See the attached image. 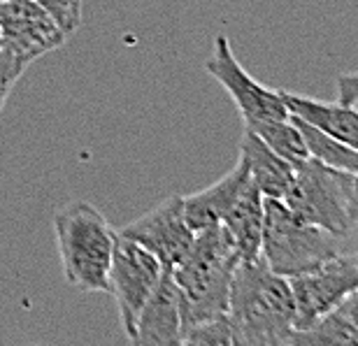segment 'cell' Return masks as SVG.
I'll use <instances>...</instances> for the list:
<instances>
[{
    "label": "cell",
    "instance_id": "1",
    "mask_svg": "<svg viewBox=\"0 0 358 346\" xmlns=\"http://www.w3.org/2000/svg\"><path fill=\"white\" fill-rule=\"evenodd\" d=\"M228 316L238 346H286L296 328V302L289 279L275 275L261 256L240 261L231 281Z\"/></svg>",
    "mask_w": 358,
    "mask_h": 346
},
{
    "label": "cell",
    "instance_id": "2",
    "mask_svg": "<svg viewBox=\"0 0 358 346\" xmlns=\"http://www.w3.org/2000/svg\"><path fill=\"white\" fill-rule=\"evenodd\" d=\"M238 263L235 244L221 223L198 230L186 256L170 270L179 288L182 333L214 316L228 314V295Z\"/></svg>",
    "mask_w": 358,
    "mask_h": 346
},
{
    "label": "cell",
    "instance_id": "3",
    "mask_svg": "<svg viewBox=\"0 0 358 346\" xmlns=\"http://www.w3.org/2000/svg\"><path fill=\"white\" fill-rule=\"evenodd\" d=\"M54 235L63 277L82 293H107L114 230L87 200H73L54 216Z\"/></svg>",
    "mask_w": 358,
    "mask_h": 346
},
{
    "label": "cell",
    "instance_id": "4",
    "mask_svg": "<svg viewBox=\"0 0 358 346\" xmlns=\"http://www.w3.org/2000/svg\"><path fill=\"white\" fill-rule=\"evenodd\" d=\"M282 200L303 221L345 237L358 223V175L307 158L296 165L293 182Z\"/></svg>",
    "mask_w": 358,
    "mask_h": 346
},
{
    "label": "cell",
    "instance_id": "5",
    "mask_svg": "<svg viewBox=\"0 0 358 346\" xmlns=\"http://www.w3.org/2000/svg\"><path fill=\"white\" fill-rule=\"evenodd\" d=\"M340 254V237L300 219L284 200L266 198L261 258L275 275L286 279L317 270Z\"/></svg>",
    "mask_w": 358,
    "mask_h": 346
},
{
    "label": "cell",
    "instance_id": "6",
    "mask_svg": "<svg viewBox=\"0 0 358 346\" xmlns=\"http://www.w3.org/2000/svg\"><path fill=\"white\" fill-rule=\"evenodd\" d=\"M163 265L154 254H149L145 247L128 237L117 233L110 263V275H107V293L114 295L119 307V321L126 337L131 340L135 333L138 316L154 293L156 284L161 281Z\"/></svg>",
    "mask_w": 358,
    "mask_h": 346
},
{
    "label": "cell",
    "instance_id": "7",
    "mask_svg": "<svg viewBox=\"0 0 358 346\" xmlns=\"http://www.w3.org/2000/svg\"><path fill=\"white\" fill-rule=\"evenodd\" d=\"M296 328H307L335 309L358 288V254H338L317 270L291 277Z\"/></svg>",
    "mask_w": 358,
    "mask_h": 346
},
{
    "label": "cell",
    "instance_id": "8",
    "mask_svg": "<svg viewBox=\"0 0 358 346\" xmlns=\"http://www.w3.org/2000/svg\"><path fill=\"white\" fill-rule=\"evenodd\" d=\"M205 70L210 72L224 89L231 93L238 110L245 119V126L259 124V121L270 119H286L289 110L284 105V98L279 91H272L254 82L247 75V70L240 66V61L235 59L231 40L226 35H217L214 40V52L210 61L205 63Z\"/></svg>",
    "mask_w": 358,
    "mask_h": 346
},
{
    "label": "cell",
    "instance_id": "9",
    "mask_svg": "<svg viewBox=\"0 0 358 346\" xmlns=\"http://www.w3.org/2000/svg\"><path fill=\"white\" fill-rule=\"evenodd\" d=\"M3 49L28 63L59 49L68 35L35 0H0Z\"/></svg>",
    "mask_w": 358,
    "mask_h": 346
},
{
    "label": "cell",
    "instance_id": "10",
    "mask_svg": "<svg viewBox=\"0 0 358 346\" xmlns=\"http://www.w3.org/2000/svg\"><path fill=\"white\" fill-rule=\"evenodd\" d=\"M119 235L138 242L159 258L163 270H173L191 249L196 233L184 219V196H173L152 212L119 230Z\"/></svg>",
    "mask_w": 358,
    "mask_h": 346
},
{
    "label": "cell",
    "instance_id": "11",
    "mask_svg": "<svg viewBox=\"0 0 358 346\" xmlns=\"http://www.w3.org/2000/svg\"><path fill=\"white\" fill-rule=\"evenodd\" d=\"M182 314H179V288L173 272L163 270L161 281L149 295L128 342L135 346H179L182 344Z\"/></svg>",
    "mask_w": 358,
    "mask_h": 346
},
{
    "label": "cell",
    "instance_id": "12",
    "mask_svg": "<svg viewBox=\"0 0 358 346\" xmlns=\"http://www.w3.org/2000/svg\"><path fill=\"white\" fill-rule=\"evenodd\" d=\"M247 182L249 170L247 163L240 158V163L228 175L221 177L217 184L207 186V189L193 193V196H184V219L193 233L219 226Z\"/></svg>",
    "mask_w": 358,
    "mask_h": 346
},
{
    "label": "cell",
    "instance_id": "13",
    "mask_svg": "<svg viewBox=\"0 0 358 346\" xmlns=\"http://www.w3.org/2000/svg\"><path fill=\"white\" fill-rule=\"evenodd\" d=\"M263 221H266V196L249 179L221 221V226L231 235L240 261H254L261 256Z\"/></svg>",
    "mask_w": 358,
    "mask_h": 346
},
{
    "label": "cell",
    "instance_id": "14",
    "mask_svg": "<svg viewBox=\"0 0 358 346\" xmlns=\"http://www.w3.org/2000/svg\"><path fill=\"white\" fill-rule=\"evenodd\" d=\"M240 158L247 163L249 179L259 186V191L266 198L282 200L284 193L289 191L293 182V172L296 165L284 161L282 156H277L266 142H263L254 131L245 128L240 144Z\"/></svg>",
    "mask_w": 358,
    "mask_h": 346
},
{
    "label": "cell",
    "instance_id": "15",
    "mask_svg": "<svg viewBox=\"0 0 358 346\" xmlns=\"http://www.w3.org/2000/svg\"><path fill=\"white\" fill-rule=\"evenodd\" d=\"M284 98V105L289 114L307 121L314 128L331 135L333 140H338L347 147L358 149V112L354 107L340 105V103H321V100L303 98V96H291L286 91H279Z\"/></svg>",
    "mask_w": 358,
    "mask_h": 346
},
{
    "label": "cell",
    "instance_id": "16",
    "mask_svg": "<svg viewBox=\"0 0 358 346\" xmlns=\"http://www.w3.org/2000/svg\"><path fill=\"white\" fill-rule=\"evenodd\" d=\"M291 119L296 121L298 131L303 135L310 158H317L319 163L328 165V168L358 175V149H352V147H347V144L333 140L331 135H326L324 131H319V128H314L312 124H307L303 119L293 117V114H291Z\"/></svg>",
    "mask_w": 358,
    "mask_h": 346
},
{
    "label": "cell",
    "instance_id": "17",
    "mask_svg": "<svg viewBox=\"0 0 358 346\" xmlns=\"http://www.w3.org/2000/svg\"><path fill=\"white\" fill-rule=\"evenodd\" d=\"M249 131H254L259 138L275 151L277 156H282L284 161L291 165H300L310 158L305 147V140L300 135L296 121L291 119V114L286 119H270V121H259V124L245 126Z\"/></svg>",
    "mask_w": 358,
    "mask_h": 346
},
{
    "label": "cell",
    "instance_id": "18",
    "mask_svg": "<svg viewBox=\"0 0 358 346\" xmlns=\"http://www.w3.org/2000/svg\"><path fill=\"white\" fill-rule=\"evenodd\" d=\"M182 344L186 346H238V335L231 323V316L221 314L210 321H203L198 326L184 333Z\"/></svg>",
    "mask_w": 358,
    "mask_h": 346
},
{
    "label": "cell",
    "instance_id": "19",
    "mask_svg": "<svg viewBox=\"0 0 358 346\" xmlns=\"http://www.w3.org/2000/svg\"><path fill=\"white\" fill-rule=\"evenodd\" d=\"M35 3L66 35H73L82 26V0H35Z\"/></svg>",
    "mask_w": 358,
    "mask_h": 346
},
{
    "label": "cell",
    "instance_id": "20",
    "mask_svg": "<svg viewBox=\"0 0 358 346\" xmlns=\"http://www.w3.org/2000/svg\"><path fill=\"white\" fill-rule=\"evenodd\" d=\"M28 66H31L28 61L0 49V110H3V105L10 98L12 86L17 84V79L24 75Z\"/></svg>",
    "mask_w": 358,
    "mask_h": 346
},
{
    "label": "cell",
    "instance_id": "21",
    "mask_svg": "<svg viewBox=\"0 0 358 346\" xmlns=\"http://www.w3.org/2000/svg\"><path fill=\"white\" fill-rule=\"evenodd\" d=\"M340 105H347V107H354L358 105V72L354 75H342L340 77Z\"/></svg>",
    "mask_w": 358,
    "mask_h": 346
},
{
    "label": "cell",
    "instance_id": "22",
    "mask_svg": "<svg viewBox=\"0 0 358 346\" xmlns=\"http://www.w3.org/2000/svg\"><path fill=\"white\" fill-rule=\"evenodd\" d=\"M342 305H345V309L349 312V316H352V321L356 323V328H358V288L352 295H349L347 300H342Z\"/></svg>",
    "mask_w": 358,
    "mask_h": 346
},
{
    "label": "cell",
    "instance_id": "23",
    "mask_svg": "<svg viewBox=\"0 0 358 346\" xmlns=\"http://www.w3.org/2000/svg\"><path fill=\"white\" fill-rule=\"evenodd\" d=\"M0 49H3V40H0Z\"/></svg>",
    "mask_w": 358,
    "mask_h": 346
}]
</instances>
